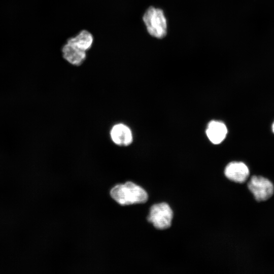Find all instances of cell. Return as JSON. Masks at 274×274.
Segmentation results:
<instances>
[{"label":"cell","mask_w":274,"mask_h":274,"mask_svg":"<svg viewBox=\"0 0 274 274\" xmlns=\"http://www.w3.org/2000/svg\"><path fill=\"white\" fill-rule=\"evenodd\" d=\"M247 189L257 202L270 199L274 194V184L268 178L260 175H253L248 179Z\"/></svg>","instance_id":"cell-3"},{"label":"cell","mask_w":274,"mask_h":274,"mask_svg":"<svg viewBox=\"0 0 274 274\" xmlns=\"http://www.w3.org/2000/svg\"><path fill=\"white\" fill-rule=\"evenodd\" d=\"M130 128L123 123L115 124L110 131V136L113 143L119 146L125 147L131 144L133 141Z\"/></svg>","instance_id":"cell-7"},{"label":"cell","mask_w":274,"mask_h":274,"mask_svg":"<svg viewBox=\"0 0 274 274\" xmlns=\"http://www.w3.org/2000/svg\"><path fill=\"white\" fill-rule=\"evenodd\" d=\"M143 21L151 36L158 39L165 36L167 31L166 20L161 9L152 6L149 7L144 13Z\"/></svg>","instance_id":"cell-2"},{"label":"cell","mask_w":274,"mask_h":274,"mask_svg":"<svg viewBox=\"0 0 274 274\" xmlns=\"http://www.w3.org/2000/svg\"><path fill=\"white\" fill-rule=\"evenodd\" d=\"M110 194L115 201L122 206L145 203L148 198L147 192L131 182L116 185L111 189Z\"/></svg>","instance_id":"cell-1"},{"label":"cell","mask_w":274,"mask_h":274,"mask_svg":"<svg viewBox=\"0 0 274 274\" xmlns=\"http://www.w3.org/2000/svg\"><path fill=\"white\" fill-rule=\"evenodd\" d=\"M271 129L272 132L273 133V134H274V120L271 124Z\"/></svg>","instance_id":"cell-10"},{"label":"cell","mask_w":274,"mask_h":274,"mask_svg":"<svg viewBox=\"0 0 274 274\" xmlns=\"http://www.w3.org/2000/svg\"><path fill=\"white\" fill-rule=\"evenodd\" d=\"M93 36L88 30L83 29L75 36L70 38L66 41L74 44L84 51H88L92 47L93 43Z\"/></svg>","instance_id":"cell-9"},{"label":"cell","mask_w":274,"mask_h":274,"mask_svg":"<svg viewBox=\"0 0 274 274\" xmlns=\"http://www.w3.org/2000/svg\"><path fill=\"white\" fill-rule=\"evenodd\" d=\"M250 169L243 161H232L229 163L224 169V175L229 180L238 184L247 181L250 176Z\"/></svg>","instance_id":"cell-5"},{"label":"cell","mask_w":274,"mask_h":274,"mask_svg":"<svg viewBox=\"0 0 274 274\" xmlns=\"http://www.w3.org/2000/svg\"><path fill=\"white\" fill-rule=\"evenodd\" d=\"M173 218V212L170 206L165 202H161L151 207L147 220L156 228L163 230L171 226Z\"/></svg>","instance_id":"cell-4"},{"label":"cell","mask_w":274,"mask_h":274,"mask_svg":"<svg viewBox=\"0 0 274 274\" xmlns=\"http://www.w3.org/2000/svg\"><path fill=\"white\" fill-rule=\"evenodd\" d=\"M63 58L75 66L81 65L86 58L87 53L72 43L66 41L61 48Z\"/></svg>","instance_id":"cell-6"},{"label":"cell","mask_w":274,"mask_h":274,"mask_svg":"<svg viewBox=\"0 0 274 274\" xmlns=\"http://www.w3.org/2000/svg\"><path fill=\"white\" fill-rule=\"evenodd\" d=\"M227 129L222 122L212 121L208 125L206 133L210 141L214 144L221 143L226 137Z\"/></svg>","instance_id":"cell-8"}]
</instances>
